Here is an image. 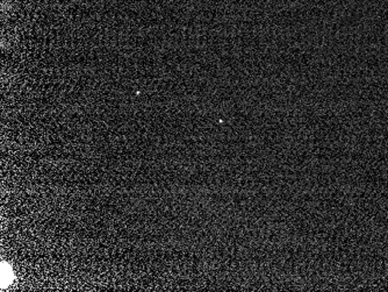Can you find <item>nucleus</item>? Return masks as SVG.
Instances as JSON below:
<instances>
[{
    "label": "nucleus",
    "instance_id": "1",
    "mask_svg": "<svg viewBox=\"0 0 388 292\" xmlns=\"http://www.w3.org/2000/svg\"><path fill=\"white\" fill-rule=\"evenodd\" d=\"M13 281V270L12 268H8V270H5V267L1 264V289L10 286Z\"/></svg>",
    "mask_w": 388,
    "mask_h": 292
}]
</instances>
